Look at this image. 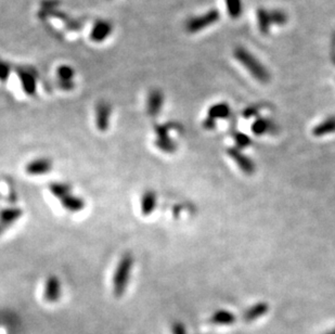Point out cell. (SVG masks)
Listing matches in <instances>:
<instances>
[{
	"label": "cell",
	"instance_id": "cell-8",
	"mask_svg": "<svg viewBox=\"0 0 335 334\" xmlns=\"http://www.w3.org/2000/svg\"><path fill=\"white\" fill-rule=\"evenodd\" d=\"M110 114L111 108L109 104L100 103L97 106V116H96V125L97 128L100 132H106L110 126Z\"/></svg>",
	"mask_w": 335,
	"mask_h": 334
},
{
	"label": "cell",
	"instance_id": "cell-2",
	"mask_svg": "<svg viewBox=\"0 0 335 334\" xmlns=\"http://www.w3.org/2000/svg\"><path fill=\"white\" fill-rule=\"evenodd\" d=\"M235 57L250 72V74L254 79L261 81V83H267L269 80V73L267 70L251 52L244 48H236L235 50Z\"/></svg>",
	"mask_w": 335,
	"mask_h": 334
},
{
	"label": "cell",
	"instance_id": "cell-19",
	"mask_svg": "<svg viewBox=\"0 0 335 334\" xmlns=\"http://www.w3.org/2000/svg\"><path fill=\"white\" fill-rule=\"evenodd\" d=\"M226 6L228 13L232 19H237L242 14V0H226Z\"/></svg>",
	"mask_w": 335,
	"mask_h": 334
},
{
	"label": "cell",
	"instance_id": "cell-20",
	"mask_svg": "<svg viewBox=\"0 0 335 334\" xmlns=\"http://www.w3.org/2000/svg\"><path fill=\"white\" fill-rule=\"evenodd\" d=\"M270 127L269 120H267L265 118H257L255 122L252 125V132H253L256 136H261L265 133H267V130Z\"/></svg>",
	"mask_w": 335,
	"mask_h": 334
},
{
	"label": "cell",
	"instance_id": "cell-4",
	"mask_svg": "<svg viewBox=\"0 0 335 334\" xmlns=\"http://www.w3.org/2000/svg\"><path fill=\"white\" fill-rule=\"evenodd\" d=\"M218 20H219V13L217 10H212L201 17H197L189 21L187 24V30L191 33L202 31L203 28L211 26L212 24L216 23Z\"/></svg>",
	"mask_w": 335,
	"mask_h": 334
},
{
	"label": "cell",
	"instance_id": "cell-5",
	"mask_svg": "<svg viewBox=\"0 0 335 334\" xmlns=\"http://www.w3.org/2000/svg\"><path fill=\"white\" fill-rule=\"evenodd\" d=\"M62 293L61 281L57 275H52L47 278L43 290V298L48 303H56L60 299Z\"/></svg>",
	"mask_w": 335,
	"mask_h": 334
},
{
	"label": "cell",
	"instance_id": "cell-9",
	"mask_svg": "<svg viewBox=\"0 0 335 334\" xmlns=\"http://www.w3.org/2000/svg\"><path fill=\"white\" fill-rule=\"evenodd\" d=\"M158 206V196L157 193L152 190L145 191L141 200H140V209H141V213L143 216H149L155 211Z\"/></svg>",
	"mask_w": 335,
	"mask_h": 334
},
{
	"label": "cell",
	"instance_id": "cell-21",
	"mask_svg": "<svg viewBox=\"0 0 335 334\" xmlns=\"http://www.w3.org/2000/svg\"><path fill=\"white\" fill-rule=\"evenodd\" d=\"M235 140H236V146H237V149H244L246 147H249L250 144H252V140L251 138L247 136V135L243 134V133H236L235 134Z\"/></svg>",
	"mask_w": 335,
	"mask_h": 334
},
{
	"label": "cell",
	"instance_id": "cell-1",
	"mask_svg": "<svg viewBox=\"0 0 335 334\" xmlns=\"http://www.w3.org/2000/svg\"><path fill=\"white\" fill-rule=\"evenodd\" d=\"M134 256L132 254H125L118 260L114 270L112 284H113V293L115 296L120 297L126 292L129 283L130 275L134 268Z\"/></svg>",
	"mask_w": 335,
	"mask_h": 334
},
{
	"label": "cell",
	"instance_id": "cell-6",
	"mask_svg": "<svg viewBox=\"0 0 335 334\" xmlns=\"http://www.w3.org/2000/svg\"><path fill=\"white\" fill-rule=\"evenodd\" d=\"M227 153L236 163V165L240 167L241 171L245 173L246 175H252L255 172V164L253 163V161L244 156L239 149L229 148L227 150Z\"/></svg>",
	"mask_w": 335,
	"mask_h": 334
},
{
	"label": "cell",
	"instance_id": "cell-18",
	"mask_svg": "<svg viewBox=\"0 0 335 334\" xmlns=\"http://www.w3.org/2000/svg\"><path fill=\"white\" fill-rule=\"evenodd\" d=\"M49 191L51 192V195L53 196L62 200V198H64L65 196L71 195L72 188L70 185H67V183L52 182L49 185Z\"/></svg>",
	"mask_w": 335,
	"mask_h": 334
},
{
	"label": "cell",
	"instance_id": "cell-7",
	"mask_svg": "<svg viewBox=\"0 0 335 334\" xmlns=\"http://www.w3.org/2000/svg\"><path fill=\"white\" fill-rule=\"evenodd\" d=\"M52 169V162L49 158L40 157L33 159L25 166L26 174L31 176H40L48 174Z\"/></svg>",
	"mask_w": 335,
	"mask_h": 334
},
{
	"label": "cell",
	"instance_id": "cell-13",
	"mask_svg": "<svg viewBox=\"0 0 335 334\" xmlns=\"http://www.w3.org/2000/svg\"><path fill=\"white\" fill-rule=\"evenodd\" d=\"M236 320V317L235 314H232L228 311H217L212 314L210 321L213 324H217V326H231Z\"/></svg>",
	"mask_w": 335,
	"mask_h": 334
},
{
	"label": "cell",
	"instance_id": "cell-14",
	"mask_svg": "<svg viewBox=\"0 0 335 334\" xmlns=\"http://www.w3.org/2000/svg\"><path fill=\"white\" fill-rule=\"evenodd\" d=\"M163 104V95L159 91H153L148 99V113L154 116L161 111Z\"/></svg>",
	"mask_w": 335,
	"mask_h": 334
},
{
	"label": "cell",
	"instance_id": "cell-17",
	"mask_svg": "<svg viewBox=\"0 0 335 334\" xmlns=\"http://www.w3.org/2000/svg\"><path fill=\"white\" fill-rule=\"evenodd\" d=\"M154 144L157 146L158 149H159L162 152L165 153H174L176 152L177 150V143L169 136L158 137L157 140L154 141Z\"/></svg>",
	"mask_w": 335,
	"mask_h": 334
},
{
	"label": "cell",
	"instance_id": "cell-22",
	"mask_svg": "<svg viewBox=\"0 0 335 334\" xmlns=\"http://www.w3.org/2000/svg\"><path fill=\"white\" fill-rule=\"evenodd\" d=\"M203 127L205 129H208V130L214 129L216 127V120L213 119V118H206L205 120L203 122Z\"/></svg>",
	"mask_w": 335,
	"mask_h": 334
},
{
	"label": "cell",
	"instance_id": "cell-16",
	"mask_svg": "<svg viewBox=\"0 0 335 334\" xmlns=\"http://www.w3.org/2000/svg\"><path fill=\"white\" fill-rule=\"evenodd\" d=\"M335 132V118L325 119L324 122L320 123L313 129V135L315 137H323Z\"/></svg>",
	"mask_w": 335,
	"mask_h": 334
},
{
	"label": "cell",
	"instance_id": "cell-23",
	"mask_svg": "<svg viewBox=\"0 0 335 334\" xmlns=\"http://www.w3.org/2000/svg\"><path fill=\"white\" fill-rule=\"evenodd\" d=\"M173 332L174 334H186V329H184L182 323L176 322L173 326Z\"/></svg>",
	"mask_w": 335,
	"mask_h": 334
},
{
	"label": "cell",
	"instance_id": "cell-3",
	"mask_svg": "<svg viewBox=\"0 0 335 334\" xmlns=\"http://www.w3.org/2000/svg\"><path fill=\"white\" fill-rule=\"evenodd\" d=\"M257 21L261 33L267 34L273 24L282 25L286 22V16L282 11H266L264 9L257 11Z\"/></svg>",
	"mask_w": 335,
	"mask_h": 334
},
{
	"label": "cell",
	"instance_id": "cell-11",
	"mask_svg": "<svg viewBox=\"0 0 335 334\" xmlns=\"http://www.w3.org/2000/svg\"><path fill=\"white\" fill-rule=\"evenodd\" d=\"M268 312H269V305L265 302H259L253 305V306L250 307L249 309H246L243 314V319L246 322L255 321L260 317H263L264 314Z\"/></svg>",
	"mask_w": 335,
	"mask_h": 334
},
{
	"label": "cell",
	"instance_id": "cell-10",
	"mask_svg": "<svg viewBox=\"0 0 335 334\" xmlns=\"http://www.w3.org/2000/svg\"><path fill=\"white\" fill-rule=\"evenodd\" d=\"M23 216V210L20 207L11 206L0 210V222L8 227L12 226Z\"/></svg>",
	"mask_w": 335,
	"mask_h": 334
},
{
	"label": "cell",
	"instance_id": "cell-24",
	"mask_svg": "<svg viewBox=\"0 0 335 334\" xmlns=\"http://www.w3.org/2000/svg\"><path fill=\"white\" fill-rule=\"evenodd\" d=\"M8 228H9L8 226L3 225V224H1V222H0V236H1L2 234H4V232L8 230Z\"/></svg>",
	"mask_w": 335,
	"mask_h": 334
},
{
	"label": "cell",
	"instance_id": "cell-15",
	"mask_svg": "<svg viewBox=\"0 0 335 334\" xmlns=\"http://www.w3.org/2000/svg\"><path fill=\"white\" fill-rule=\"evenodd\" d=\"M230 115V108L227 103H218L213 105L212 108L208 110V116L207 118L213 119H221L227 118Z\"/></svg>",
	"mask_w": 335,
	"mask_h": 334
},
{
	"label": "cell",
	"instance_id": "cell-25",
	"mask_svg": "<svg viewBox=\"0 0 335 334\" xmlns=\"http://www.w3.org/2000/svg\"><path fill=\"white\" fill-rule=\"evenodd\" d=\"M325 334H335V328L333 329V330H331V331H329V332H327V333H325Z\"/></svg>",
	"mask_w": 335,
	"mask_h": 334
},
{
	"label": "cell",
	"instance_id": "cell-12",
	"mask_svg": "<svg viewBox=\"0 0 335 334\" xmlns=\"http://www.w3.org/2000/svg\"><path fill=\"white\" fill-rule=\"evenodd\" d=\"M61 205L64 207L66 211H69L71 213H79L85 209L86 202L84 201V198L77 196H73L71 193L70 196L62 198Z\"/></svg>",
	"mask_w": 335,
	"mask_h": 334
}]
</instances>
